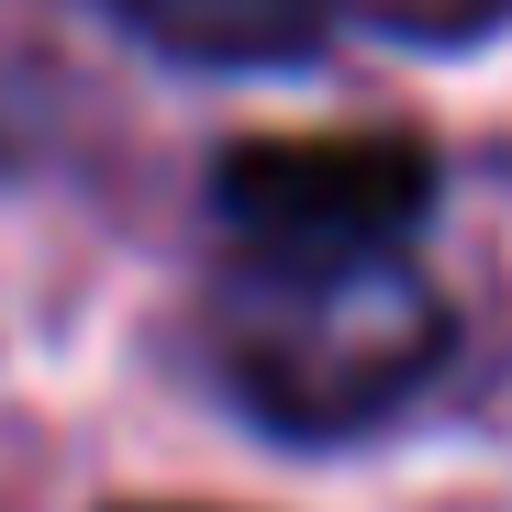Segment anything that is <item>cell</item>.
Listing matches in <instances>:
<instances>
[{
	"mask_svg": "<svg viewBox=\"0 0 512 512\" xmlns=\"http://www.w3.org/2000/svg\"><path fill=\"white\" fill-rule=\"evenodd\" d=\"M212 379L279 446H357L401 423L457 357V301L412 268V245L346 256H234L212 290Z\"/></svg>",
	"mask_w": 512,
	"mask_h": 512,
	"instance_id": "6da1fadb",
	"label": "cell"
},
{
	"mask_svg": "<svg viewBox=\"0 0 512 512\" xmlns=\"http://www.w3.org/2000/svg\"><path fill=\"white\" fill-rule=\"evenodd\" d=\"M446 201V156L412 123L357 134H245L212 156V223L234 256H346L412 245Z\"/></svg>",
	"mask_w": 512,
	"mask_h": 512,
	"instance_id": "7a4b0ae2",
	"label": "cell"
},
{
	"mask_svg": "<svg viewBox=\"0 0 512 512\" xmlns=\"http://www.w3.org/2000/svg\"><path fill=\"white\" fill-rule=\"evenodd\" d=\"M101 12L134 34V45H156V56H179V67H312L323 56V34H334V12L323 0H101Z\"/></svg>",
	"mask_w": 512,
	"mask_h": 512,
	"instance_id": "3957f363",
	"label": "cell"
},
{
	"mask_svg": "<svg viewBox=\"0 0 512 512\" xmlns=\"http://www.w3.org/2000/svg\"><path fill=\"white\" fill-rule=\"evenodd\" d=\"M334 34H379V45H479L512 23V0H323Z\"/></svg>",
	"mask_w": 512,
	"mask_h": 512,
	"instance_id": "277c9868",
	"label": "cell"
},
{
	"mask_svg": "<svg viewBox=\"0 0 512 512\" xmlns=\"http://www.w3.org/2000/svg\"><path fill=\"white\" fill-rule=\"evenodd\" d=\"M134 512H145V501H134Z\"/></svg>",
	"mask_w": 512,
	"mask_h": 512,
	"instance_id": "5b68a950",
	"label": "cell"
}]
</instances>
